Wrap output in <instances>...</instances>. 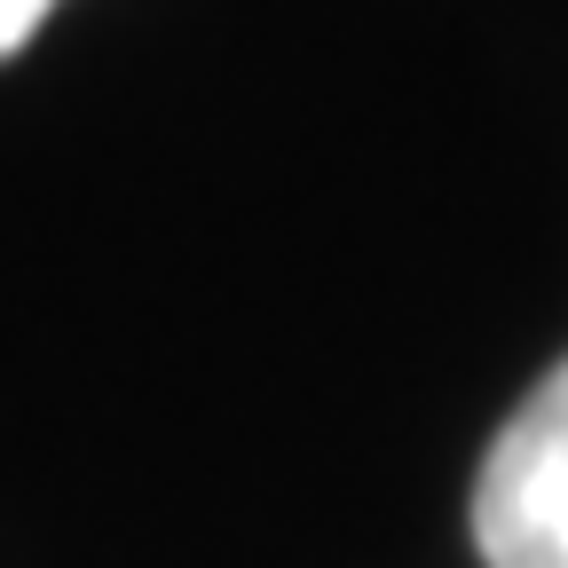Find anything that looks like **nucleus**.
I'll list each match as a JSON object with an SVG mask.
<instances>
[{
  "mask_svg": "<svg viewBox=\"0 0 568 568\" xmlns=\"http://www.w3.org/2000/svg\"><path fill=\"white\" fill-rule=\"evenodd\" d=\"M474 552L481 568H568V355L481 450Z\"/></svg>",
  "mask_w": 568,
  "mask_h": 568,
  "instance_id": "f257e3e1",
  "label": "nucleus"
},
{
  "mask_svg": "<svg viewBox=\"0 0 568 568\" xmlns=\"http://www.w3.org/2000/svg\"><path fill=\"white\" fill-rule=\"evenodd\" d=\"M48 17H55V0H0V63H9Z\"/></svg>",
  "mask_w": 568,
  "mask_h": 568,
  "instance_id": "f03ea898",
  "label": "nucleus"
}]
</instances>
